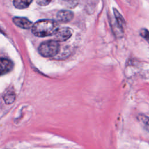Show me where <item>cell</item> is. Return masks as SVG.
<instances>
[{"label": "cell", "instance_id": "3", "mask_svg": "<svg viewBox=\"0 0 149 149\" xmlns=\"http://www.w3.org/2000/svg\"><path fill=\"white\" fill-rule=\"evenodd\" d=\"M73 30L69 27L58 29L55 33V37L57 41H65L68 40L72 35Z\"/></svg>", "mask_w": 149, "mask_h": 149}, {"label": "cell", "instance_id": "9", "mask_svg": "<svg viewBox=\"0 0 149 149\" xmlns=\"http://www.w3.org/2000/svg\"><path fill=\"white\" fill-rule=\"evenodd\" d=\"M137 118L143 127L147 131L149 132V116L143 114H140L138 115Z\"/></svg>", "mask_w": 149, "mask_h": 149}, {"label": "cell", "instance_id": "12", "mask_svg": "<svg viewBox=\"0 0 149 149\" xmlns=\"http://www.w3.org/2000/svg\"><path fill=\"white\" fill-rule=\"evenodd\" d=\"M37 3L40 6L48 5L51 1V0H36Z\"/></svg>", "mask_w": 149, "mask_h": 149}, {"label": "cell", "instance_id": "5", "mask_svg": "<svg viewBox=\"0 0 149 149\" xmlns=\"http://www.w3.org/2000/svg\"><path fill=\"white\" fill-rule=\"evenodd\" d=\"M13 22L17 26L24 29H30L33 25L29 20L24 17H15L13 19Z\"/></svg>", "mask_w": 149, "mask_h": 149}, {"label": "cell", "instance_id": "10", "mask_svg": "<svg viewBox=\"0 0 149 149\" xmlns=\"http://www.w3.org/2000/svg\"><path fill=\"white\" fill-rule=\"evenodd\" d=\"M113 10H114V15H115V19L116 20L119 29H120L121 30H123V27L125 25V20H124L122 16L119 13V12L116 9H113Z\"/></svg>", "mask_w": 149, "mask_h": 149}, {"label": "cell", "instance_id": "8", "mask_svg": "<svg viewBox=\"0 0 149 149\" xmlns=\"http://www.w3.org/2000/svg\"><path fill=\"white\" fill-rule=\"evenodd\" d=\"M33 0H13V5L17 9H22L27 8Z\"/></svg>", "mask_w": 149, "mask_h": 149}, {"label": "cell", "instance_id": "7", "mask_svg": "<svg viewBox=\"0 0 149 149\" xmlns=\"http://www.w3.org/2000/svg\"><path fill=\"white\" fill-rule=\"evenodd\" d=\"M3 98L6 104L9 105L12 104L15 101L16 98L15 91L12 88H8L4 93Z\"/></svg>", "mask_w": 149, "mask_h": 149}, {"label": "cell", "instance_id": "6", "mask_svg": "<svg viewBox=\"0 0 149 149\" xmlns=\"http://www.w3.org/2000/svg\"><path fill=\"white\" fill-rule=\"evenodd\" d=\"M13 63L9 59L6 58L1 59V74H4L9 72L13 68Z\"/></svg>", "mask_w": 149, "mask_h": 149}, {"label": "cell", "instance_id": "4", "mask_svg": "<svg viewBox=\"0 0 149 149\" xmlns=\"http://www.w3.org/2000/svg\"><path fill=\"white\" fill-rule=\"evenodd\" d=\"M73 17V12L69 10H62L58 12L56 19L58 21L62 23H67L70 22Z\"/></svg>", "mask_w": 149, "mask_h": 149}, {"label": "cell", "instance_id": "11", "mask_svg": "<svg viewBox=\"0 0 149 149\" xmlns=\"http://www.w3.org/2000/svg\"><path fill=\"white\" fill-rule=\"evenodd\" d=\"M140 35L149 44V31L146 29H142L140 30Z\"/></svg>", "mask_w": 149, "mask_h": 149}, {"label": "cell", "instance_id": "1", "mask_svg": "<svg viewBox=\"0 0 149 149\" xmlns=\"http://www.w3.org/2000/svg\"><path fill=\"white\" fill-rule=\"evenodd\" d=\"M58 23L49 19H44L36 22L32 26V33L37 37H44L55 34L58 29Z\"/></svg>", "mask_w": 149, "mask_h": 149}, {"label": "cell", "instance_id": "2", "mask_svg": "<svg viewBox=\"0 0 149 149\" xmlns=\"http://www.w3.org/2000/svg\"><path fill=\"white\" fill-rule=\"evenodd\" d=\"M59 50V44L56 40H48L42 42L38 47V52L44 57L49 58L56 55Z\"/></svg>", "mask_w": 149, "mask_h": 149}]
</instances>
